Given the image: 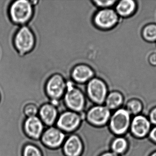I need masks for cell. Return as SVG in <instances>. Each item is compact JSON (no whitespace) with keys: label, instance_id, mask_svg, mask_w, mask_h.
<instances>
[{"label":"cell","instance_id":"cell-1","mask_svg":"<svg viewBox=\"0 0 156 156\" xmlns=\"http://www.w3.org/2000/svg\"><path fill=\"white\" fill-rule=\"evenodd\" d=\"M34 5L29 0L12 2L9 9V15L14 24L22 26L30 21L34 14Z\"/></svg>","mask_w":156,"mask_h":156},{"label":"cell","instance_id":"cell-2","mask_svg":"<svg viewBox=\"0 0 156 156\" xmlns=\"http://www.w3.org/2000/svg\"><path fill=\"white\" fill-rule=\"evenodd\" d=\"M66 88L67 82L60 74H53L46 81L44 88L45 94L50 103L57 107L58 109L60 101L63 98Z\"/></svg>","mask_w":156,"mask_h":156},{"label":"cell","instance_id":"cell-3","mask_svg":"<svg viewBox=\"0 0 156 156\" xmlns=\"http://www.w3.org/2000/svg\"><path fill=\"white\" fill-rule=\"evenodd\" d=\"M62 99L66 109L79 114L86 111L85 95L83 91L72 82H67V88Z\"/></svg>","mask_w":156,"mask_h":156},{"label":"cell","instance_id":"cell-4","mask_svg":"<svg viewBox=\"0 0 156 156\" xmlns=\"http://www.w3.org/2000/svg\"><path fill=\"white\" fill-rule=\"evenodd\" d=\"M13 44L14 48L20 55H26L32 51L35 47V34L29 26H20L14 34Z\"/></svg>","mask_w":156,"mask_h":156},{"label":"cell","instance_id":"cell-5","mask_svg":"<svg viewBox=\"0 0 156 156\" xmlns=\"http://www.w3.org/2000/svg\"><path fill=\"white\" fill-rule=\"evenodd\" d=\"M85 113H79L66 109L59 114L55 126L65 133L76 131L85 119Z\"/></svg>","mask_w":156,"mask_h":156},{"label":"cell","instance_id":"cell-6","mask_svg":"<svg viewBox=\"0 0 156 156\" xmlns=\"http://www.w3.org/2000/svg\"><path fill=\"white\" fill-rule=\"evenodd\" d=\"M130 114L127 109H118L110 117L109 126L111 131L116 135L125 134L130 127Z\"/></svg>","mask_w":156,"mask_h":156},{"label":"cell","instance_id":"cell-7","mask_svg":"<svg viewBox=\"0 0 156 156\" xmlns=\"http://www.w3.org/2000/svg\"><path fill=\"white\" fill-rule=\"evenodd\" d=\"M110 118V110L101 105L91 107L86 111V120L90 125L95 127L105 125Z\"/></svg>","mask_w":156,"mask_h":156},{"label":"cell","instance_id":"cell-8","mask_svg":"<svg viewBox=\"0 0 156 156\" xmlns=\"http://www.w3.org/2000/svg\"><path fill=\"white\" fill-rule=\"evenodd\" d=\"M67 136L55 126L48 127L44 131L41 140L49 148L57 149L62 146Z\"/></svg>","mask_w":156,"mask_h":156},{"label":"cell","instance_id":"cell-9","mask_svg":"<svg viewBox=\"0 0 156 156\" xmlns=\"http://www.w3.org/2000/svg\"><path fill=\"white\" fill-rule=\"evenodd\" d=\"M86 93L87 97L92 102L98 105H101L105 102L106 98V86L100 79L92 78L87 85Z\"/></svg>","mask_w":156,"mask_h":156},{"label":"cell","instance_id":"cell-10","mask_svg":"<svg viewBox=\"0 0 156 156\" xmlns=\"http://www.w3.org/2000/svg\"><path fill=\"white\" fill-rule=\"evenodd\" d=\"M47 127L38 116L26 118L23 124V129L26 136L34 140L41 139Z\"/></svg>","mask_w":156,"mask_h":156},{"label":"cell","instance_id":"cell-11","mask_svg":"<svg viewBox=\"0 0 156 156\" xmlns=\"http://www.w3.org/2000/svg\"><path fill=\"white\" fill-rule=\"evenodd\" d=\"M118 20L117 13L111 9H103L98 12L94 16L95 25L102 30L111 29Z\"/></svg>","mask_w":156,"mask_h":156},{"label":"cell","instance_id":"cell-12","mask_svg":"<svg viewBox=\"0 0 156 156\" xmlns=\"http://www.w3.org/2000/svg\"><path fill=\"white\" fill-rule=\"evenodd\" d=\"M67 137L63 144L66 156H80L83 151V143L79 136L74 133H66Z\"/></svg>","mask_w":156,"mask_h":156},{"label":"cell","instance_id":"cell-13","mask_svg":"<svg viewBox=\"0 0 156 156\" xmlns=\"http://www.w3.org/2000/svg\"><path fill=\"white\" fill-rule=\"evenodd\" d=\"M60 112L57 107L50 102L44 103L41 106L38 116L47 127L55 126Z\"/></svg>","mask_w":156,"mask_h":156},{"label":"cell","instance_id":"cell-14","mask_svg":"<svg viewBox=\"0 0 156 156\" xmlns=\"http://www.w3.org/2000/svg\"><path fill=\"white\" fill-rule=\"evenodd\" d=\"M71 76L75 83L84 84L88 83L93 78L94 72L89 66L79 64L74 66L71 70Z\"/></svg>","mask_w":156,"mask_h":156},{"label":"cell","instance_id":"cell-15","mask_svg":"<svg viewBox=\"0 0 156 156\" xmlns=\"http://www.w3.org/2000/svg\"><path fill=\"white\" fill-rule=\"evenodd\" d=\"M130 127L131 132L135 136L144 137L150 132L151 122L144 116L138 115L131 121Z\"/></svg>","mask_w":156,"mask_h":156},{"label":"cell","instance_id":"cell-16","mask_svg":"<svg viewBox=\"0 0 156 156\" xmlns=\"http://www.w3.org/2000/svg\"><path fill=\"white\" fill-rule=\"evenodd\" d=\"M136 7V3L133 1L123 0L116 5V13L122 17H127L134 12Z\"/></svg>","mask_w":156,"mask_h":156},{"label":"cell","instance_id":"cell-17","mask_svg":"<svg viewBox=\"0 0 156 156\" xmlns=\"http://www.w3.org/2000/svg\"><path fill=\"white\" fill-rule=\"evenodd\" d=\"M122 95L118 92H113L109 94L106 98V107L108 109H115L119 107L123 103Z\"/></svg>","mask_w":156,"mask_h":156},{"label":"cell","instance_id":"cell-18","mask_svg":"<svg viewBox=\"0 0 156 156\" xmlns=\"http://www.w3.org/2000/svg\"><path fill=\"white\" fill-rule=\"evenodd\" d=\"M128 143L126 139L118 137L113 140L111 145L112 152L116 154H120L126 151L127 148Z\"/></svg>","mask_w":156,"mask_h":156},{"label":"cell","instance_id":"cell-19","mask_svg":"<svg viewBox=\"0 0 156 156\" xmlns=\"http://www.w3.org/2000/svg\"><path fill=\"white\" fill-rule=\"evenodd\" d=\"M23 156H43L41 151L36 145L32 143H27L23 147Z\"/></svg>","mask_w":156,"mask_h":156},{"label":"cell","instance_id":"cell-20","mask_svg":"<svg viewBox=\"0 0 156 156\" xmlns=\"http://www.w3.org/2000/svg\"><path fill=\"white\" fill-rule=\"evenodd\" d=\"M142 35L146 41H156V25L151 24L146 26L142 31Z\"/></svg>","mask_w":156,"mask_h":156},{"label":"cell","instance_id":"cell-21","mask_svg":"<svg viewBox=\"0 0 156 156\" xmlns=\"http://www.w3.org/2000/svg\"><path fill=\"white\" fill-rule=\"evenodd\" d=\"M142 106L141 103L137 100L129 101L127 105V110L131 115H137L141 112Z\"/></svg>","mask_w":156,"mask_h":156},{"label":"cell","instance_id":"cell-22","mask_svg":"<svg viewBox=\"0 0 156 156\" xmlns=\"http://www.w3.org/2000/svg\"><path fill=\"white\" fill-rule=\"evenodd\" d=\"M94 4L97 7L107 9L108 7H111L116 2L115 1H94Z\"/></svg>","mask_w":156,"mask_h":156},{"label":"cell","instance_id":"cell-23","mask_svg":"<svg viewBox=\"0 0 156 156\" xmlns=\"http://www.w3.org/2000/svg\"><path fill=\"white\" fill-rule=\"evenodd\" d=\"M149 121L151 123L156 125V108L152 109L149 115Z\"/></svg>","mask_w":156,"mask_h":156},{"label":"cell","instance_id":"cell-24","mask_svg":"<svg viewBox=\"0 0 156 156\" xmlns=\"http://www.w3.org/2000/svg\"><path fill=\"white\" fill-rule=\"evenodd\" d=\"M149 136L152 141L156 143V126L153 128L149 132Z\"/></svg>","mask_w":156,"mask_h":156},{"label":"cell","instance_id":"cell-25","mask_svg":"<svg viewBox=\"0 0 156 156\" xmlns=\"http://www.w3.org/2000/svg\"><path fill=\"white\" fill-rule=\"evenodd\" d=\"M149 62L152 65H156V54H152V55L150 56L149 58Z\"/></svg>","mask_w":156,"mask_h":156},{"label":"cell","instance_id":"cell-26","mask_svg":"<svg viewBox=\"0 0 156 156\" xmlns=\"http://www.w3.org/2000/svg\"><path fill=\"white\" fill-rule=\"evenodd\" d=\"M99 156H119L118 154L111 151V152H107L103 153Z\"/></svg>","mask_w":156,"mask_h":156},{"label":"cell","instance_id":"cell-27","mask_svg":"<svg viewBox=\"0 0 156 156\" xmlns=\"http://www.w3.org/2000/svg\"><path fill=\"white\" fill-rule=\"evenodd\" d=\"M150 156H156V152H154V153H152Z\"/></svg>","mask_w":156,"mask_h":156},{"label":"cell","instance_id":"cell-28","mask_svg":"<svg viewBox=\"0 0 156 156\" xmlns=\"http://www.w3.org/2000/svg\"><path fill=\"white\" fill-rule=\"evenodd\" d=\"M1 99H2V95H1V93H0V103H1Z\"/></svg>","mask_w":156,"mask_h":156}]
</instances>
